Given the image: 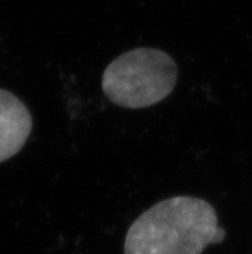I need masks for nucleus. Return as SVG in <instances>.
Returning <instances> with one entry per match:
<instances>
[{
    "instance_id": "f03ea898",
    "label": "nucleus",
    "mask_w": 252,
    "mask_h": 254,
    "mask_svg": "<svg viewBox=\"0 0 252 254\" xmlns=\"http://www.w3.org/2000/svg\"><path fill=\"white\" fill-rule=\"evenodd\" d=\"M178 80L175 61L156 48H137L115 58L105 68L102 88L111 102L126 109H144L161 102Z\"/></svg>"
},
{
    "instance_id": "f257e3e1",
    "label": "nucleus",
    "mask_w": 252,
    "mask_h": 254,
    "mask_svg": "<svg viewBox=\"0 0 252 254\" xmlns=\"http://www.w3.org/2000/svg\"><path fill=\"white\" fill-rule=\"evenodd\" d=\"M225 231L206 200L175 196L151 206L130 226L125 254H201Z\"/></svg>"
},
{
    "instance_id": "7ed1b4c3",
    "label": "nucleus",
    "mask_w": 252,
    "mask_h": 254,
    "mask_svg": "<svg viewBox=\"0 0 252 254\" xmlns=\"http://www.w3.org/2000/svg\"><path fill=\"white\" fill-rule=\"evenodd\" d=\"M32 129L29 109L18 97L0 89V163L23 147Z\"/></svg>"
}]
</instances>
